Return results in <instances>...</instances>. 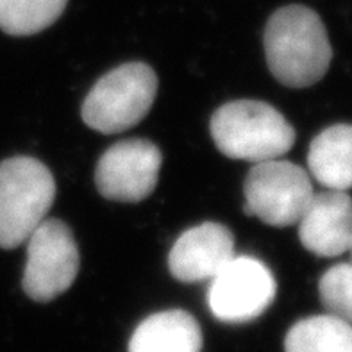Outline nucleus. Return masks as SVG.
<instances>
[{"label": "nucleus", "instance_id": "obj_1", "mask_svg": "<svg viewBox=\"0 0 352 352\" xmlns=\"http://www.w3.org/2000/svg\"><path fill=\"white\" fill-rule=\"evenodd\" d=\"M263 45L272 76L288 88L318 82L333 59L322 18L300 4L285 6L268 18Z\"/></svg>", "mask_w": 352, "mask_h": 352}, {"label": "nucleus", "instance_id": "obj_2", "mask_svg": "<svg viewBox=\"0 0 352 352\" xmlns=\"http://www.w3.org/2000/svg\"><path fill=\"white\" fill-rule=\"evenodd\" d=\"M210 129L223 156L250 163L279 160L295 143L290 122L261 100L223 104L211 116Z\"/></svg>", "mask_w": 352, "mask_h": 352}, {"label": "nucleus", "instance_id": "obj_3", "mask_svg": "<svg viewBox=\"0 0 352 352\" xmlns=\"http://www.w3.org/2000/svg\"><path fill=\"white\" fill-rule=\"evenodd\" d=\"M56 199L50 170L34 157L18 156L0 163V249L29 240Z\"/></svg>", "mask_w": 352, "mask_h": 352}, {"label": "nucleus", "instance_id": "obj_4", "mask_svg": "<svg viewBox=\"0 0 352 352\" xmlns=\"http://www.w3.org/2000/svg\"><path fill=\"white\" fill-rule=\"evenodd\" d=\"M157 77L145 63H125L95 82L82 102V120L102 134L131 129L156 100Z\"/></svg>", "mask_w": 352, "mask_h": 352}, {"label": "nucleus", "instance_id": "obj_5", "mask_svg": "<svg viewBox=\"0 0 352 352\" xmlns=\"http://www.w3.org/2000/svg\"><path fill=\"white\" fill-rule=\"evenodd\" d=\"M243 193L245 213L272 228L297 226L315 195L308 172L283 160L254 163Z\"/></svg>", "mask_w": 352, "mask_h": 352}, {"label": "nucleus", "instance_id": "obj_6", "mask_svg": "<svg viewBox=\"0 0 352 352\" xmlns=\"http://www.w3.org/2000/svg\"><path fill=\"white\" fill-rule=\"evenodd\" d=\"M79 263L70 228L58 219H45L27 240L23 292L36 302H50L74 285Z\"/></svg>", "mask_w": 352, "mask_h": 352}, {"label": "nucleus", "instance_id": "obj_7", "mask_svg": "<svg viewBox=\"0 0 352 352\" xmlns=\"http://www.w3.org/2000/svg\"><path fill=\"white\" fill-rule=\"evenodd\" d=\"M276 279L263 261L234 256L211 279L208 304L219 320L243 324L261 317L276 299Z\"/></svg>", "mask_w": 352, "mask_h": 352}, {"label": "nucleus", "instance_id": "obj_8", "mask_svg": "<svg viewBox=\"0 0 352 352\" xmlns=\"http://www.w3.org/2000/svg\"><path fill=\"white\" fill-rule=\"evenodd\" d=\"M163 156L148 140H124L107 148L97 163L95 184L109 201L140 202L156 190Z\"/></svg>", "mask_w": 352, "mask_h": 352}, {"label": "nucleus", "instance_id": "obj_9", "mask_svg": "<svg viewBox=\"0 0 352 352\" xmlns=\"http://www.w3.org/2000/svg\"><path fill=\"white\" fill-rule=\"evenodd\" d=\"M234 258V236L223 223L204 222L184 231L168 254L170 274L181 283L213 279Z\"/></svg>", "mask_w": 352, "mask_h": 352}, {"label": "nucleus", "instance_id": "obj_10", "mask_svg": "<svg viewBox=\"0 0 352 352\" xmlns=\"http://www.w3.org/2000/svg\"><path fill=\"white\" fill-rule=\"evenodd\" d=\"M297 226L309 252L322 258L345 254L352 247V199L336 190L315 193Z\"/></svg>", "mask_w": 352, "mask_h": 352}, {"label": "nucleus", "instance_id": "obj_11", "mask_svg": "<svg viewBox=\"0 0 352 352\" xmlns=\"http://www.w3.org/2000/svg\"><path fill=\"white\" fill-rule=\"evenodd\" d=\"M199 322L183 309L154 313L134 329L129 352H201Z\"/></svg>", "mask_w": 352, "mask_h": 352}, {"label": "nucleus", "instance_id": "obj_12", "mask_svg": "<svg viewBox=\"0 0 352 352\" xmlns=\"http://www.w3.org/2000/svg\"><path fill=\"white\" fill-rule=\"evenodd\" d=\"M309 172L322 186L347 192L352 188V125H331L313 140L308 152Z\"/></svg>", "mask_w": 352, "mask_h": 352}, {"label": "nucleus", "instance_id": "obj_13", "mask_svg": "<svg viewBox=\"0 0 352 352\" xmlns=\"http://www.w3.org/2000/svg\"><path fill=\"white\" fill-rule=\"evenodd\" d=\"M285 352H352V326L333 315H315L292 326Z\"/></svg>", "mask_w": 352, "mask_h": 352}, {"label": "nucleus", "instance_id": "obj_14", "mask_svg": "<svg viewBox=\"0 0 352 352\" xmlns=\"http://www.w3.org/2000/svg\"><path fill=\"white\" fill-rule=\"evenodd\" d=\"M68 0H0V29L11 36H31L49 29Z\"/></svg>", "mask_w": 352, "mask_h": 352}, {"label": "nucleus", "instance_id": "obj_15", "mask_svg": "<svg viewBox=\"0 0 352 352\" xmlns=\"http://www.w3.org/2000/svg\"><path fill=\"white\" fill-rule=\"evenodd\" d=\"M318 295L329 315L352 326V265L331 267L318 283Z\"/></svg>", "mask_w": 352, "mask_h": 352}, {"label": "nucleus", "instance_id": "obj_16", "mask_svg": "<svg viewBox=\"0 0 352 352\" xmlns=\"http://www.w3.org/2000/svg\"><path fill=\"white\" fill-rule=\"evenodd\" d=\"M351 252H352V247H351Z\"/></svg>", "mask_w": 352, "mask_h": 352}]
</instances>
